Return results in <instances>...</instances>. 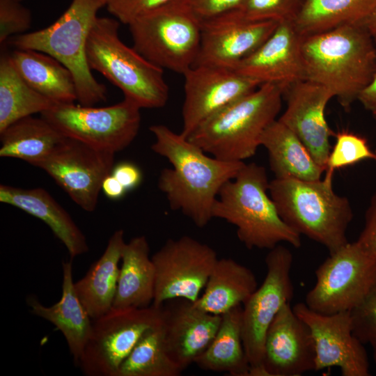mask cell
Wrapping results in <instances>:
<instances>
[{"mask_svg": "<svg viewBox=\"0 0 376 376\" xmlns=\"http://www.w3.org/2000/svg\"><path fill=\"white\" fill-rule=\"evenodd\" d=\"M183 75L180 133L186 138L210 117L260 86L233 69L215 65H194Z\"/></svg>", "mask_w": 376, "mask_h": 376, "instance_id": "2e32d148", "label": "cell"}, {"mask_svg": "<svg viewBox=\"0 0 376 376\" xmlns=\"http://www.w3.org/2000/svg\"><path fill=\"white\" fill-rule=\"evenodd\" d=\"M113 308H146L154 299L155 269L150 256V246L143 235L126 242Z\"/></svg>", "mask_w": 376, "mask_h": 376, "instance_id": "d4e9b609", "label": "cell"}, {"mask_svg": "<svg viewBox=\"0 0 376 376\" xmlns=\"http://www.w3.org/2000/svg\"><path fill=\"white\" fill-rule=\"evenodd\" d=\"M283 96L287 106L278 120L299 137L326 171L331 150L330 138L336 134L325 118V108L334 97L333 93L322 85L303 79L290 86Z\"/></svg>", "mask_w": 376, "mask_h": 376, "instance_id": "ac0fdd59", "label": "cell"}, {"mask_svg": "<svg viewBox=\"0 0 376 376\" xmlns=\"http://www.w3.org/2000/svg\"><path fill=\"white\" fill-rule=\"evenodd\" d=\"M115 154L65 136L37 167L77 205L92 212L97 207L102 182L114 166Z\"/></svg>", "mask_w": 376, "mask_h": 376, "instance_id": "5bb4252c", "label": "cell"}, {"mask_svg": "<svg viewBox=\"0 0 376 376\" xmlns=\"http://www.w3.org/2000/svg\"><path fill=\"white\" fill-rule=\"evenodd\" d=\"M305 0H243L229 12L249 21L294 22Z\"/></svg>", "mask_w": 376, "mask_h": 376, "instance_id": "836d02e7", "label": "cell"}, {"mask_svg": "<svg viewBox=\"0 0 376 376\" xmlns=\"http://www.w3.org/2000/svg\"><path fill=\"white\" fill-rule=\"evenodd\" d=\"M134 48L154 65L184 75L197 59L202 22L174 0L130 23Z\"/></svg>", "mask_w": 376, "mask_h": 376, "instance_id": "ba28073f", "label": "cell"}, {"mask_svg": "<svg viewBox=\"0 0 376 376\" xmlns=\"http://www.w3.org/2000/svg\"><path fill=\"white\" fill-rule=\"evenodd\" d=\"M102 191L107 198L111 200L120 199L127 191L111 173L103 180Z\"/></svg>", "mask_w": 376, "mask_h": 376, "instance_id": "b9f144b4", "label": "cell"}, {"mask_svg": "<svg viewBox=\"0 0 376 376\" xmlns=\"http://www.w3.org/2000/svg\"><path fill=\"white\" fill-rule=\"evenodd\" d=\"M376 10V0H305L294 22L302 36L347 25L366 24Z\"/></svg>", "mask_w": 376, "mask_h": 376, "instance_id": "4dcf8cb0", "label": "cell"}, {"mask_svg": "<svg viewBox=\"0 0 376 376\" xmlns=\"http://www.w3.org/2000/svg\"><path fill=\"white\" fill-rule=\"evenodd\" d=\"M29 9L16 0H0V43L26 33L31 26Z\"/></svg>", "mask_w": 376, "mask_h": 376, "instance_id": "8d00e7d4", "label": "cell"}, {"mask_svg": "<svg viewBox=\"0 0 376 376\" xmlns=\"http://www.w3.org/2000/svg\"><path fill=\"white\" fill-rule=\"evenodd\" d=\"M301 40L294 22H280L265 41L233 70L260 85H276L284 93L295 83L306 79Z\"/></svg>", "mask_w": 376, "mask_h": 376, "instance_id": "d6986e66", "label": "cell"}, {"mask_svg": "<svg viewBox=\"0 0 376 376\" xmlns=\"http://www.w3.org/2000/svg\"><path fill=\"white\" fill-rule=\"evenodd\" d=\"M366 26L370 33L376 45V10L368 20Z\"/></svg>", "mask_w": 376, "mask_h": 376, "instance_id": "ee69618b", "label": "cell"}, {"mask_svg": "<svg viewBox=\"0 0 376 376\" xmlns=\"http://www.w3.org/2000/svg\"><path fill=\"white\" fill-rule=\"evenodd\" d=\"M155 269L152 304L174 299L196 301L218 260L214 249L190 236L169 239L152 256Z\"/></svg>", "mask_w": 376, "mask_h": 376, "instance_id": "4fadbf2b", "label": "cell"}, {"mask_svg": "<svg viewBox=\"0 0 376 376\" xmlns=\"http://www.w3.org/2000/svg\"><path fill=\"white\" fill-rule=\"evenodd\" d=\"M155 141L152 150L172 165L159 175L158 187L170 207L180 211L198 228L213 218L214 203L222 187L245 164L210 157L181 133L164 125L150 127Z\"/></svg>", "mask_w": 376, "mask_h": 376, "instance_id": "6da1fadb", "label": "cell"}, {"mask_svg": "<svg viewBox=\"0 0 376 376\" xmlns=\"http://www.w3.org/2000/svg\"><path fill=\"white\" fill-rule=\"evenodd\" d=\"M16 1H20L21 0H16Z\"/></svg>", "mask_w": 376, "mask_h": 376, "instance_id": "bcb514c9", "label": "cell"}, {"mask_svg": "<svg viewBox=\"0 0 376 376\" xmlns=\"http://www.w3.org/2000/svg\"><path fill=\"white\" fill-rule=\"evenodd\" d=\"M358 101L371 113L376 111V74L370 84L361 93Z\"/></svg>", "mask_w": 376, "mask_h": 376, "instance_id": "7bdbcfd3", "label": "cell"}, {"mask_svg": "<svg viewBox=\"0 0 376 376\" xmlns=\"http://www.w3.org/2000/svg\"><path fill=\"white\" fill-rule=\"evenodd\" d=\"M118 29V19L97 17L86 43L90 68L101 73L121 90L125 98L141 109L165 106L169 86L163 69L126 45L119 37Z\"/></svg>", "mask_w": 376, "mask_h": 376, "instance_id": "52a82bcc", "label": "cell"}, {"mask_svg": "<svg viewBox=\"0 0 376 376\" xmlns=\"http://www.w3.org/2000/svg\"><path fill=\"white\" fill-rule=\"evenodd\" d=\"M140 110L133 101L124 97L103 107L56 104L40 114L64 136L116 153L125 149L137 136Z\"/></svg>", "mask_w": 376, "mask_h": 376, "instance_id": "9c48e42d", "label": "cell"}, {"mask_svg": "<svg viewBox=\"0 0 376 376\" xmlns=\"http://www.w3.org/2000/svg\"><path fill=\"white\" fill-rule=\"evenodd\" d=\"M160 319L161 306L112 308L93 320L91 334L77 366L86 376H117L123 361Z\"/></svg>", "mask_w": 376, "mask_h": 376, "instance_id": "8fae6325", "label": "cell"}, {"mask_svg": "<svg viewBox=\"0 0 376 376\" xmlns=\"http://www.w3.org/2000/svg\"><path fill=\"white\" fill-rule=\"evenodd\" d=\"M292 260L291 251L284 246L278 244L269 249L265 258L267 272L263 282L243 304L242 334L250 365L249 376H265L263 359L267 331L294 294Z\"/></svg>", "mask_w": 376, "mask_h": 376, "instance_id": "7c38bea8", "label": "cell"}, {"mask_svg": "<svg viewBox=\"0 0 376 376\" xmlns=\"http://www.w3.org/2000/svg\"><path fill=\"white\" fill-rule=\"evenodd\" d=\"M335 137L336 143L330 151L326 170L335 171L365 159H375V151L371 150L365 138L345 130L336 133Z\"/></svg>", "mask_w": 376, "mask_h": 376, "instance_id": "e575fe53", "label": "cell"}, {"mask_svg": "<svg viewBox=\"0 0 376 376\" xmlns=\"http://www.w3.org/2000/svg\"><path fill=\"white\" fill-rule=\"evenodd\" d=\"M103 6L104 0H72L49 26L13 36L8 42L15 49L35 50L56 58L72 73L79 104L94 106L107 100V88L92 74L86 58V43Z\"/></svg>", "mask_w": 376, "mask_h": 376, "instance_id": "8992f818", "label": "cell"}, {"mask_svg": "<svg viewBox=\"0 0 376 376\" xmlns=\"http://www.w3.org/2000/svg\"><path fill=\"white\" fill-rule=\"evenodd\" d=\"M350 313L354 335L370 345L376 363V286Z\"/></svg>", "mask_w": 376, "mask_h": 376, "instance_id": "d590c367", "label": "cell"}, {"mask_svg": "<svg viewBox=\"0 0 376 376\" xmlns=\"http://www.w3.org/2000/svg\"><path fill=\"white\" fill-rule=\"evenodd\" d=\"M376 259L354 242L333 253L315 271V283L305 304L324 314L350 311L375 286Z\"/></svg>", "mask_w": 376, "mask_h": 376, "instance_id": "30bf717a", "label": "cell"}, {"mask_svg": "<svg viewBox=\"0 0 376 376\" xmlns=\"http://www.w3.org/2000/svg\"><path fill=\"white\" fill-rule=\"evenodd\" d=\"M357 243L376 259V190L371 197L365 214V224Z\"/></svg>", "mask_w": 376, "mask_h": 376, "instance_id": "ab89813d", "label": "cell"}, {"mask_svg": "<svg viewBox=\"0 0 376 376\" xmlns=\"http://www.w3.org/2000/svg\"><path fill=\"white\" fill-rule=\"evenodd\" d=\"M306 79L328 88L345 110L376 74V45L366 24L302 36Z\"/></svg>", "mask_w": 376, "mask_h": 376, "instance_id": "7a4b0ae2", "label": "cell"}, {"mask_svg": "<svg viewBox=\"0 0 376 376\" xmlns=\"http://www.w3.org/2000/svg\"><path fill=\"white\" fill-rule=\"evenodd\" d=\"M158 324L148 329L120 365L117 376H178L182 370L171 359Z\"/></svg>", "mask_w": 376, "mask_h": 376, "instance_id": "d6a6232c", "label": "cell"}, {"mask_svg": "<svg viewBox=\"0 0 376 376\" xmlns=\"http://www.w3.org/2000/svg\"><path fill=\"white\" fill-rule=\"evenodd\" d=\"M292 308L312 336L315 370L336 367L343 376L370 375L368 354L353 332L350 311L324 314L303 302L296 304Z\"/></svg>", "mask_w": 376, "mask_h": 376, "instance_id": "9a60e30c", "label": "cell"}, {"mask_svg": "<svg viewBox=\"0 0 376 376\" xmlns=\"http://www.w3.org/2000/svg\"><path fill=\"white\" fill-rule=\"evenodd\" d=\"M269 185L263 166L245 164L221 189L213 207V218L235 226L238 239L249 249H271L281 242L299 248L301 235L279 215L269 194Z\"/></svg>", "mask_w": 376, "mask_h": 376, "instance_id": "277c9868", "label": "cell"}, {"mask_svg": "<svg viewBox=\"0 0 376 376\" xmlns=\"http://www.w3.org/2000/svg\"><path fill=\"white\" fill-rule=\"evenodd\" d=\"M9 54L17 72L36 91L56 104L77 100L72 73L56 58L31 49H15Z\"/></svg>", "mask_w": 376, "mask_h": 376, "instance_id": "83f0119b", "label": "cell"}, {"mask_svg": "<svg viewBox=\"0 0 376 376\" xmlns=\"http://www.w3.org/2000/svg\"><path fill=\"white\" fill-rule=\"evenodd\" d=\"M201 21L211 19L237 8L243 0H177Z\"/></svg>", "mask_w": 376, "mask_h": 376, "instance_id": "f35d334b", "label": "cell"}, {"mask_svg": "<svg viewBox=\"0 0 376 376\" xmlns=\"http://www.w3.org/2000/svg\"><path fill=\"white\" fill-rule=\"evenodd\" d=\"M125 243L124 231L116 230L102 256L91 265L84 276L74 283L75 292L92 320L113 308Z\"/></svg>", "mask_w": 376, "mask_h": 376, "instance_id": "cb8c5ba5", "label": "cell"}, {"mask_svg": "<svg viewBox=\"0 0 376 376\" xmlns=\"http://www.w3.org/2000/svg\"><path fill=\"white\" fill-rule=\"evenodd\" d=\"M257 288L251 269L232 258H218L203 294L194 304L203 311L221 315L243 305Z\"/></svg>", "mask_w": 376, "mask_h": 376, "instance_id": "484cf974", "label": "cell"}, {"mask_svg": "<svg viewBox=\"0 0 376 376\" xmlns=\"http://www.w3.org/2000/svg\"><path fill=\"white\" fill-rule=\"evenodd\" d=\"M279 23L249 21L231 13L203 21L200 50L194 65L234 69L265 41Z\"/></svg>", "mask_w": 376, "mask_h": 376, "instance_id": "e0dca14e", "label": "cell"}, {"mask_svg": "<svg viewBox=\"0 0 376 376\" xmlns=\"http://www.w3.org/2000/svg\"><path fill=\"white\" fill-rule=\"evenodd\" d=\"M0 201L42 221L63 244L72 259L88 251L83 232L69 213L45 189L1 184Z\"/></svg>", "mask_w": 376, "mask_h": 376, "instance_id": "7402d4cb", "label": "cell"}, {"mask_svg": "<svg viewBox=\"0 0 376 376\" xmlns=\"http://www.w3.org/2000/svg\"><path fill=\"white\" fill-rule=\"evenodd\" d=\"M375 286H376V280H375Z\"/></svg>", "mask_w": 376, "mask_h": 376, "instance_id": "7dc6e473", "label": "cell"}, {"mask_svg": "<svg viewBox=\"0 0 376 376\" xmlns=\"http://www.w3.org/2000/svg\"><path fill=\"white\" fill-rule=\"evenodd\" d=\"M108 11L123 24L137 18L174 0H104Z\"/></svg>", "mask_w": 376, "mask_h": 376, "instance_id": "74e56055", "label": "cell"}, {"mask_svg": "<svg viewBox=\"0 0 376 376\" xmlns=\"http://www.w3.org/2000/svg\"><path fill=\"white\" fill-rule=\"evenodd\" d=\"M372 114H373V118H374V120H375V123H376V111L372 112ZM375 155H376V149H375ZM374 161H375V163H376V158H375V159Z\"/></svg>", "mask_w": 376, "mask_h": 376, "instance_id": "f6af8a7d", "label": "cell"}, {"mask_svg": "<svg viewBox=\"0 0 376 376\" xmlns=\"http://www.w3.org/2000/svg\"><path fill=\"white\" fill-rule=\"evenodd\" d=\"M221 315L203 311L185 299L169 300L161 305V329L167 352L185 370L214 338Z\"/></svg>", "mask_w": 376, "mask_h": 376, "instance_id": "ffe728a7", "label": "cell"}, {"mask_svg": "<svg viewBox=\"0 0 376 376\" xmlns=\"http://www.w3.org/2000/svg\"><path fill=\"white\" fill-rule=\"evenodd\" d=\"M62 270V292L56 303L46 306L33 295L26 301L32 314L49 322L61 332L77 366L88 340L93 320L75 292L72 261L63 262Z\"/></svg>", "mask_w": 376, "mask_h": 376, "instance_id": "603a6c76", "label": "cell"}, {"mask_svg": "<svg viewBox=\"0 0 376 376\" xmlns=\"http://www.w3.org/2000/svg\"><path fill=\"white\" fill-rule=\"evenodd\" d=\"M111 174L127 191L136 188L141 184L143 178L140 169L130 162H122L114 165Z\"/></svg>", "mask_w": 376, "mask_h": 376, "instance_id": "60d3db41", "label": "cell"}, {"mask_svg": "<svg viewBox=\"0 0 376 376\" xmlns=\"http://www.w3.org/2000/svg\"><path fill=\"white\" fill-rule=\"evenodd\" d=\"M260 146L267 150L276 178L314 180L325 172L299 137L278 119L263 132Z\"/></svg>", "mask_w": 376, "mask_h": 376, "instance_id": "4316f807", "label": "cell"}, {"mask_svg": "<svg viewBox=\"0 0 376 376\" xmlns=\"http://www.w3.org/2000/svg\"><path fill=\"white\" fill-rule=\"evenodd\" d=\"M242 314L241 305L221 315L214 338L194 361L199 368L232 376H249L250 365L242 340Z\"/></svg>", "mask_w": 376, "mask_h": 376, "instance_id": "f1b7e54d", "label": "cell"}, {"mask_svg": "<svg viewBox=\"0 0 376 376\" xmlns=\"http://www.w3.org/2000/svg\"><path fill=\"white\" fill-rule=\"evenodd\" d=\"M314 343L307 325L284 305L270 324L265 339V376H301L315 370Z\"/></svg>", "mask_w": 376, "mask_h": 376, "instance_id": "44dd1931", "label": "cell"}, {"mask_svg": "<svg viewBox=\"0 0 376 376\" xmlns=\"http://www.w3.org/2000/svg\"><path fill=\"white\" fill-rule=\"evenodd\" d=\"M283 97L278 86L261 84L210 117L187 139L219 159L244 162L255 155L263 132L277 120Z\"/></svg>", "mask_w": 376, "mask_h": 376, "instance_id": "5b68a950", "label": "cell"}, {"mask_svg": "<svg viewBox=\"0 0 376 376\" xmlns=\"http://www.w3.org/2000/svg\"><path fill=\"white\" fill-rule=\"evenodd\" d=\"M325 173L314 180L275 178L269 182V194L290 228L330 253L348 243L346 233L353 212L347 198L333 189L334 171Z\"/></svg>", "mask_w": 376, "mask_h": 376, "instance_id": "3957f363", "label": "cell"}, {"mask_svg": "<svg viewBox=\"0 0 376 376\" xmlns=\"http://www.w3.org/2000/svg\"><path fill=\"white\" fill-rule=\"evenodd\" d=\"M56 105L33 89L19 75L10 54L0 57V132L10 124Z\"/></svg>", "mask_w": 376, "mask_h": 376, "instance_id": "1f68e13d", "label": "cell"}, {"mask_svg": "<svg viewBox=\"0 0 376 376\" xmlns=\"http://www.w3.org/2000/svg\"><path fill=\"white\" fill-rule=\"evenodd\" d=\"M65 137L43 118L27 116L0 132V157L19 159L37 167Z\"/></svg>", "mask_w": 376, "mask_h": 376, "instance_id": "f546056e", "label": "cell"}]
</instances>
